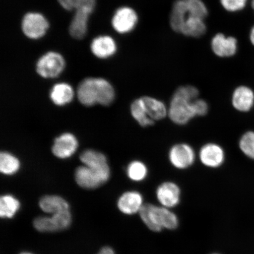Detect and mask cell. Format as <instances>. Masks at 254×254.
Returning <instances> with one entry per match:
<instances>
[{
    "mask_svg": "<svg viewBox=\"0 0 254 254\" xmlns=\"http://www.w3.org/2000/svg\"><path fill=\"white\" fill-rule=\"evenodd\" d=\"M207 15V8L201 0H177L170 13V26L184 36L199 37L206 31L204 19Z\"/></svg>",
    "mask_w": 254,
    "mask_h": 254,
    "instance_id": "obj_1",
    "label": "cell"
},
{
    "mask_svg": "<svg viewBox=\"0 0 254 254\" xmlns=\"http://www.w3.org/2000/svg\"><path fill=\"white\" fill-rule=\"evenodd\" d=\"M77 97L79 102L85 106H93L96 104L107 106L113 102L115 91L106 79L87 78L79 84Z\"/></svg>",
    "mask_w": 254,
    "mask_h": 254,
    "instance_id": "obj_2",
    "label": "cell"
},
{
    "mask_svg": "<svg viewBox=\"0 0 254 254\" xmlns=\"http://www.w3.org/2000/svg\"><path fill=\"white\" fill-rule=\"evenodd\" d=\"M130 110L133 118L143 127L151 126L155 122L166 118L168 111L163 101L150 96L142 97L133 101Z\"/></svg>",
    "mask_w": 254,
    "mask_h": 254,
    "instance_id": "obj_3",
    "label": "cell"
},
{
    "mask_svg": "<svg viewBox=\"0 0 254 254\" xmlns=\"http://www.w3.org/2000/svg\"><path fill=\"white\" fill-rule=\"evenodd\" d=\"M139 214L146 226L152 231L160 232L163 228L174 230L179 225L177 215L164 206L148 203L143 205Z\"/></svg>",
    "mask_w": 254,
    "mask_h": 254,
    "instance_id": "obj_4",
    "label": "cell"
},
{
    "mask_svg": "<svg viewBox=\"0 0 254 254\" xmlns=\"http://www.w3.org/2000/svg\"><path fill=\"white\" fill-rule=\"evenodd\" d=\"M193 101L174 94L171 100L168 116L176 125L183 126L196 117L193 107Z\"/></svg>",
    "mask_w": 254,
    "mask_h": 254,
    "instance_id": "obj_5",
    "label": "cell"
},
{
    "mask_svg": "<svg viewBox=\"0 0 254 254\" xmlns=\"http://www.w3.org/2000/svg\"><path fill=\"white\" fill-rule=\"evenodd\" d=\"M71 222V214L67 210L52 214L50 217H38L34 220L33 225L37 231L53 233L66 229Z\"/></svg>",
    "mask_w": 254,
    "mask_h": 254,
    "instance_id": "obj_6",
    "label": "cell"
},
{
    "mask_svg": "<svg viewBox=\"0 0 254 254\" xmlns=\"http://www.w3.org/2000/svg\"><path fill=\"white\" fill-rule=\"evenodd\" d=\"M65 67L63 57L59 53L49 52L41 57L37 64V72L41 77L55 78Z\"/></svg>",
    "mask_w": 254,
    "mask_h": 254,
    "instance_id": "obj_7",
    "label": "cell"
},
{
    "mask_svg": "<svg viewBox=\"0 0 254 254\" xmlns=\"http://www.w3.org/2000/svg\"><path fill=\"white\" fill-rule=\"evenodd\" d=\"M195 155L191 146L186 143H180L171 148L168 157L170 163L175 168L185 170L192 166Z\"/></svg>",
    "mask_w": 254,
    "mask_h": 254,
    "instance_id": "obj_8",
    "label": "cell"
},
{
    "mask_svg": "<svg viewBox=\"0 0 254 254\" xmlns=\"http://www.w3.org/2000/svg\"><path fill=\"white\" fill-rule=\"evenodd\" d=\"M80 160L85 166L96 171L103 178L105 182L109 180L110 170L105 155L97 151L88 150L82 152Z\"/></svg>",
    "mask_w": 254,
    "mask_h": 254,
    "instance_id": "obj_9",
    "label": "cell"
},
{
    "mask_svg": "<svg viewBox=\"0 0 254 254\" xmlns=\"http://www.w3.org/2000/svg\"><path fill=\"white\" fill-rule=\"evenodd\" d=\"M49 27V23L46 18L40 14L30 12L25 15L22 22V29L28 38L39 39L45 34Z\"/></svg>",
    "mask_w": 254,
    "mask_h": 254,
    "instance_id": "obj_10",
    "label": "cell"
},
{
    "mask_svg": "<svg viewBox=\"0 0 254 254\" xmlns=\"http://www.w3.org/2000/svg\"><path fill=\"white\" fill-rule=\"evenodd\" d=\"M199 158L204 166L216 168L223 164L225 152L220 145L215 143H208L200 149Z\"/></svg>",
    "mask_w": 254,
    "mask_h": 254,
    "instance_id": "obj_11",
    "label": "cell"
},
{
    "mask_svg": "<svg viewBox=\"0 0 254 254\" xmlns=\"http://www.w3.org/2000/svg\"><path fill=\"white\" fill-rule=\"evenodd\" d=\"M138 17L134 9L122 7L117 9L113 18V26L120 33L131 31L137 22Z\"/></svg>",
    "mask_w": 254,
    "mask_h": 254,
    "instance_id": "obj_12",
    "label": "cell"
},
{
    "mask_svg": "<svg viewBox=\"0 0 254 254\" xmlns=\"http://www.w3.org/2000/svg\"><path fill=\"white\" fill-rule=\"evenodd\" d=\"M78 148L77 138L71 133H64L55 139L52 152L56 157L67 158L75 153Z\"/></svg>",
    "mask_w": 254,
    "mask_h": 254,
    "instance_id": "obj_13",
    "label": "cell"
},
{
    "mask_svg": "<svg viewBox=\"0 0 254 254\" xmlns=\"http://www.w3.org/2000/svg\"><path fill=\"white\" fill-rule=\"evenodd\" d=\"M181 191L179 187L172 182L164 183L158 187L157 197L162 205L168 208L179 204Z\"/></svg>",
    "mask_w": 254,
    "mask_h": 254,
    "instance_id": "obj_14",
    "label": "cell"
},
{
    "mask_svg": "<svg viewBox=\"0 0 254 254\" xmlns=\"http://www.w3.org/2000/svg\"><path fill=\"white\" fill-rule=\"evenodd\" d=\"M76 182L85 189H95L106 183L100 175L87 166L79 167L75 173Z\"/></svg>",
    "mask_w": 254,
    "mask_h": 254,
    "instance_id": "obj_15",
    "label": "cell"
},
{
    "mask_svg": "<svg viewBox=\"0 0 254 254\" xmlns=\"http://www.w3.org/2000/svg\"><path fill=\"white\" fill-rule=\"evenodd\" d=\"M232 104L235 109L241 112H247L254 104V93L252 89L246 86L238 87L232 96Z\"/></svg>",
    "mask_w": 254,
    "mask_h": 254,
    "instance_id": "obj_16",
    "label": "cell"
},
{
    "mask_svg": "<svg viewBox=\"0 0 254 254\" xmlns=\"http://www.w3.org/2000/svg\"><path fill=\"white\" fill-rule=\"evenodd\" d=\"M143 198L140 193L128 191L123 193L118 201V207L121 212L127 215H132L139 212L143 206Z\"/></svg>",
    "mask_w": 254,
    "mask_h": 254,
    "instance_id": "obj_17",
    "label": "cell"
},
{
    "mask_svg": "<svg viewBox=\"0 0 254 254\" xmlns=\"http://www.w3.org/2000/svg\"><path fill=\"white\" fill-rule=\"evenodd\" d=\"M237 41L234 37H226L218 34L212 40V49L216 55L221 57L233 56L237 51Z\"/></svg>",
    "mask_w": 254,
    "mask_h": 254,
    "instance_id": "obj_18",
    "label": "cell"
},
{
    "mask_svg": "<svg viewBox=\"0 0 254 254\" xmlns=\"http://www.w3.org/2000/svg\"><path fill=\"white\" fill-rule=\"evenodd\" d=\"M92 52L98 58H107L116 51L115 42L109 36H100L95 39L91 46Z\"/></svg>",
    "mask_w": 254,
    "mask_h": 254,
    "instance_id": "obj_19",
    "label": "cell"
},
{
    "mask_svg": "<svg viewBox=\"0 0 254 254\" xmlns=\"http://www.w3.org/2000/svg\"><path fill=\"white\" fill-rule=\"evenodd\" d=\"M40 207L46 213L54 214L69 210V205L64 199L57 195H46L40 200Z\"/></svg>",
    "mask_w": 254,
    "mask_h": 254,
    "instance_id": "obj_20",
    "label": "cell"
},
{
    "mask_svg": "<svg viewBox=\"0 0 254 254\" xmlns=\"http://www.w3.org/2000/svg\"><path fill=\"white\" fill-rule=\"evenodd\" d=\"M74 92L70 85L66 83L57 84L50 93L51 100L57 106H63L71 102Z\"/></svg>",
    "mask_w": 254,
    "mask_h": 254,
    "instance_id": "obj_21",
    "label": "cell"
},
{
    "mask_svg": "<svg viewBox=\"0 0 254 254\" xmlns=\"http://www.w3.org/2000/svg\"><path fill=\"white\" fill-rule=\"evenodd\" d=\"M90 14L86 12L75 13L69 25V32L71 36L75 39H83L87 31V24Z\"/></svg>",
    "mask_w": 254,
    "mask_h": 254,
    "instance_id": "obj_22",
    "label": "cell"
},
{
    "mask_svg": "<svg viewBox=\"0 0 254 254\" xmlns=\"http://www.w3.org/2000/svg\"><path fill=\"white\" fill-rule=\"evenodd\" d=\"M60 4L68 11L74 10L76 12H87L91 14L95 5V0H58Z\"/></svg>",
    "mask_w": 254,
    "mask_h": 254,
    "instance_id": "obj_23",
    "label": "cell"
},
{
    "mask_svg": "<svg viewBox=\"0 0 254 254\" xmlns=\"http://www.w3.org/2000/svg\"><path fill=\"white\" fill-rule=\"evenodd\" d=\"M20 208V202L10 195H5L0 198V216L1 218H11Z\"/></svg>",
    "mask_w": 254,
    "mask_h": 254,
    "instance_id": "obj_24",
    "label": "cell"
},
{
    "mask_svg": "<svg viewBox=\"0 0 254 254\" xmlns=\"http://www.w3.org/2000/svg\"><path fill=\"white\" fill-rule=\"evenodd\" d=\"M20 161L8 152H2L0 154V171L5 175L15 174L20 168Z\"/></svg>",
    "mask_w": 254,
    "mask_h": 254,
    "instance_id": "obj_25",
    "label": "cell"
},
{
    "mask_svg": "<svg viewBox=\"0 0 254 254\" xmlns=\"http://www.w3.org/2000/svg\"><path fill=\"white\" fill-rule=\"evenodd\" d=\"M147 167L141 161H133L127 167V175L134 182H141L147 177Z\"/></svg>",
    "mask_w": 254,
    "mask_h": 254,
    "instance_id": "obj_26",
    "label": "cell"
},
{
    "mask_svg": "<svg viewBox=\"0 0 254 254\" xmlns=\"http://www.w3.org/2000/svg\"><path fill=\"white\" fill-rule=\"evenodd\" d=\"M239 146L246 156L254 160V132L248 131L241 136Z\"/></svg>",
    "mask_w": 254,
    "mask_h": 254,
    "instance_id": "obj_27",
    "label": "cell"
},
{
    "mask_svg": "<svg viewBox=\"0 0 254 254\" xmlns=\"http://www.w3.org/2000/svg\"><path fill=\"white\" fill-rule=\"evenodd\" d=\"M174 94L185 98L186 99L194 101L198 98L199 91L198 88L192 85H186L178 88Z\"/></svg>",
    "mask_w": 254,
    "mask_h": 254,
    "instance_id": "obj_28",
    "label": "cell"
},
{
    "mask_svg": "<svg viewBox=\"0 0 254 254\" xmlns=\"http://www.w3.org/2000/svg\"><path fill=\"white\" fill-rule=\"evenodd\" d=\"M221 4L227 11H237L245 7L247 0H221Z\"/></svg>",
    "mask_w": 254,
    "mask_h": 254,
    "instance_id": "obj_29",
    "label": "cell"
},
{
    "mask_svg": "<svg viewBox=\"0 0 254 254\" xmlns=\"http://www.w3.org/2000/svg\"><path fill=\"white\" fill-rule=\"evenodd\" d=\"M193 107L196 117L204 116L208 113V105L204 100L197 98V99L193 101Z\"/></svg>",
    "mask_w": 254,
    "mask_h": 254,
    "instance_id": "obj_30",
    "label": "cell"
},
{
    "mask_svg": "<svg viewBox=\"0 0 254 254\" xmlns=\"http://www.w3.org/2000/svg\"><path fill=\"white\" fill-rule=\"evenodd\" d=\"M98 254H115V253L111 248L105 247L101 250L100 253Z\"/></svg>",
    "mask_w": 254,
    "mask_h": 254,
    "instance_id": "obj_31",
    "label": "cell"
},
{
    "mask_svg": "<svg viewBox=\"0 0 254 254\" xmlns=\"http://www.w3.org/2000/svg\"><path fill=\"white\" fill-rule=\"evenodd\" d=\"M250 40L254 46V27L252 28V31H251Z\"/></svg>",
    "mask_w": 254,
    "mask_h": 254,
    "instance_id": "obj_32",
    "label": "cell"
},
{
    "mask_svg": "<svg viewBox=\"0 0 254 254\" xmlns=\"http://www.w3.org/2000/svg\"><path fill=\"white\" fill-rule=\"evenodd\" d=\"M252 6H253V9H254V0H253Z\"/></svg>",
    "mask_w": 254,
    "mask_h": 254,
    "instance_id": "obj_33",
    "label": "cell"
},
{
    "mask_svg": "<svg viewBox=\"0 0 254 254\" xmlns=\"http://www.w3.org/2000/svg\"><path fill=\"white\" fill-rule=\"evenodd\" d=\"M20 254H32L31 253H21Z\"/></svg>",
    "mask_w": 254,
    "mask_h": 254,
    "instance_id": "obj_34",
    "label": "cell"
},
{
    "mask_svg": "<svg viewBox=\"0 0 254 254\" xmlns=\"http://www.w3.org/2000/svg\"></svg>",
    "mask_w": 254,
    "mask_h": 254,
    "instance_id": "obj_35",
    "label": "cell"
}]
</instances>
